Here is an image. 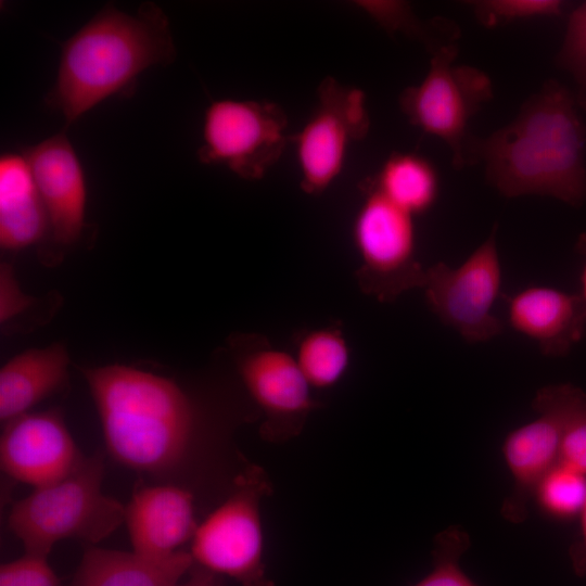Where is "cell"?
I'll list each match as a JSON object with an SVG mask.
<instances>
[{"instance_id":"cell-22","label":"cell","mask_w":586,"mask_h":586,"mask_svg":"<svg viewBox=\"0 0 586 586\" xmlns=\"http://www.w3.org/2000/svg\"><path fill=\"white\" fill-rule=\"evenodd\" d=\"M354 4L390 34H400L422 43L430 54L458 46V25L444 17L421 20L404 1L368 0Z\"/></svg>"},{"instance_id":"cell-31","label":"cell","mask_w":586,"mask_h":586,"mask_svg":"<svg viewBox=\"0 0 586 586\" xmlns=\"http://www.w3.org/2000/svg\"><path fill=\"white\" fill-rule=\"evenodd\" d=\"M178 586H224L220 575L194 563Z\"/></svg>"},{"instance_id":"cell-2","label":"cell","mask_w":586,"mask_h":586,"mask_svg":"<svg viewBox=\"0 0 586 586\" xmlns=\"http://www.w3.org/2000/svg\"><path fill=\"white\" fill-rule=\"evenodd\" d=\"M106 448L120 464L140 472L179 468L198 440L200 415L171 379L124 365L82 369Z\"/></svg>"},{"instance_id":"cell-14","label":"cell","mask_w":586,"mask_h":586,"mask_svg":"<svg viewBox=\"0 0 586 586\" xmlns=\"http://www.w3.org/2000/svg\"><path fill=\"white\" fill-rule=\"evenodd\" d=\"M44 204L49 235L72 245L85 228L86 180L80 161L65 132L27 146L22 152Z\"/></svg>"},{"instance_id":"cell-17","label":"cell","mask_w":586,"mask_h":586,"mask_svg":"<svg viewBox=\"0 0 586 586\" xmlns=\"http://www.w3.org/2000/svg\"><path fill=\"white\" fill-rule=\"evenodd\" d=\"M193 564L191 553L184 550L154 560L135 551L89 545L71 586H178Z\"/></svg>"},{"instance_id":"cell-32","label":"cell","mask_w":586,"mask_h":586,"mask_svg":"<svg viewBox=\"0 0 586 586\" xmlns=\"http://www.w3.org/2000/svg\"><path fill=\"white\" fill-rule=\"evenodd\" d=\"M576 250L584 257V265L581 272V293L585 306H586V232L582 233L576 243Z\"/></svg>"},{"instance_id":"cell-9","label":"cell","mask_w":586,"mask_h":586,"mask_svg":"<svg viewBox=\"0 0 586 586\" xmlns=\"http://www.w3.org/2000/svg\"><path fill=\"white\" fill-rule=\"evenodd\" d=\"M496 233L495 226L457 267L438 262L425 268L421 290L429 308L469 343L491 341L502 331L494 314L502 285Z\"/></svg>"},{"instance_id":"cell-7","label":"cell","mask_w":586,"mask_h":586,"mask_svg":"<svg viewBox=\"0 0 586 586\" xmlns=\"http://www.w3.org/2000/svg\"><path fill=\"white\" fill-rule=\"evenodd\" d=\"M353 222V241L359 265L356 281L362 293L391 303L421 289L425 268L417 257L415 216L404 211L369 180Z\"/></svg>"},{"instance_id":"cell-29","label":"cell","mask_w":586,"mask_h":586,"mask_svg":"<svg viewBox=\"0 0 586 586\" xmlns=\"http://www.w3.org/2000/svg\"><path fill=\"white\" fill-rule=\"evenodd\" d=\"M31 303V298L22 292L15 279L13 268L4 263L0 267V320L7 322L22 313Z\"/></svg>"},{"instance_id":"cell-23","label":"cell","mask_w":586,"mask_h":586,"mask_svg":"<svg viewBox=\"0 0 586 586\" xmlns=\"http://www.w3.org/2000/svg\"><path fill=\"white\" fill-rule=\"evenodd\" d=\"M532 501L552 520L578 518L586 502V475L558 462L539 481Z\"/></svg>"},{"instance_id":"cell-26","label":"cell","mask_w":586,"mask_h":586,"mask_svg":"<svg viewBox=\"0 0 586 586\" xmlns=\"http://www.w3.org/2000/svg\"><path fill=\"white\" fill-rule=\"evenodd\" d=\"M471 3L477 21L486 27L558 16L563 8V2L559 0H481Z\"/></svg>"},{"instance_id":"cell-3","label":"cell","mask_w":586,"mask_h":586,"mask_svg":"<svg viewBox=\"0 0 586 586\" xmlns=\"http://www.w3.org/2000/svg\"><path fill=\"white\" fill-rule=\"evenodd\" d=\"M176 59L169 21L154 2L135 14L106 4L62 46L47 105L66 125L111 95L126 90L146 68Z\"/></svg>"},{"instance_id":"cell-20","label":"cell","mask_w":586,"mask_h":586,"mask_svg":"<svg viewBox=\"0 0 586 586\" xmlns=\"http://www.w3.org/2000/svg\"><path fill=\"white\" fill-rule=\"evenodd\" d=\"M394 204L415 217L429 211L438 195V177L433 165L412 153H394L379 173L368 179Z\"/></svg>"},{"instance_id":"cell-19","label":"cell","mask_w":586,"mask_h":586,"mask_svg":"<svg viewBox=\"0 0 586 586\" xmlns=\"http://www.w3.org/2000/svg\"><path fill=\"white\" fill-rule=\"evenodd\" d=\"M69 357L64 345L33 348L11 358L0 370V419L8 422L63 388Z\"/></svg>"},{"instance_id":"cell-13","label":"cell","mask_w":586,"mask_h":586,"mask_svg":"<svg viewBox=\"0 0 586 586\" xmlns=\"http://www.w3.org/2000/svg\"><path fill=\"white\" fill-rule=\"evenodd\" d=\"M4 424L1 470L34 488L63 480L85 458L58 410L26 412Z\"/></svg>"},{"instance_id":"cell-4","label":"cell","mask_w":586,"mask_h":586,"mask_svg":"<svg viewBox=\"0 0 586 586\" xmlns=\"http://www.w3.org/2000/svg\"><path fill=\"white\" fill-rule=\"evenodd\" d=\"M103 477V456L94 454L63 480L15 502L8 523L25 553L48 557L60 540L95 545L111 535L125 521V507L104 494Z\"/></svg>"},{"instance_id":"cell-24","label":"cell","mask_w":586,"mask_h":586,"mask_svg":"<svg viewBox=\"0 0 586 586\" xmlns=\"http://www.w3.org/2000/svg\"><path fill=\"white\" fill-rule=\"evenodd\" d=\"M470 546L468 532L459 525L437 533L433 539L432 570L415 586H480L460 564Z\"/></svg>"},{"instance_id":"cell-5","label":"cell","mask_w":586,"mask_h":586,"mask_svg":"<svg viewBox=\"0 0 586 586\" xmlns=\"http://www.w3.org/2000/svg\"><path fill=\"white\" fill-rule=\"evenodd\" d=\"M272 493L264 468L246 463L230 494L199 524L191 540L194 563L241 586H275L267 575L260 518L262 500Z\"/></svg>"},{"instance_id":"cell-18","label":"cell","mask_w":586,"mask_h":586,"mask_svg":"<svg viewBox=\"0 0 586 586\" xmlns=\"http://www.w3.org/2000/svg\"><path fill=\"white\" fill-rule=\"evenodd\" d=\"M49 234V220L31 168L23 153L0 158V245L27 247Z\"/></svg>"},{"instance_id":"cell-25","label":"cell","mask_w":586,"mask_h":586,"mask_svg":"<svg viewBox=\"0 0 586 586\" xmlns=\"http://www.w3.org/2000/svg\"><path fill=\"white\" fill-rule=\"evenodd\" d=\"M556 63L573 78L575 102L586 111V2L570 14Z\"/></svg>"},{"instance_id":"cell-16","label":"cell","mask_w":586,"mask_h":586,"mask_svg":"<svg viewBox=\"0 0 586 586\" xmlns=\"http://www.w3.org/2000/svg\"><path fill=\"white\" fill-rule=\"evenodd\" d=\"M505 301L510 328L535 342L545 356L569 354L585 334L586 306L579 294L531 285Z\"/></svg>"},{"instance_id":"cell-21","label":"cell","mask_w":586,"mask_h":586,"mask_svg":"<svg viewBox=\"0 0 586 586\" xmlns=\"http://www.w3.org/2000/svg\"><path fill=\"white\" fill-rule=\"evenodd\" d=\"M296 362L313 388L326 390L337 384L351 362V348L343 331L335 326L303 332L297 341Z\"/></svg>"},{"instance_id":"cell-27","label":"cell","mask_w":586,"mask_h":586,"mask_svg":"<svg viewBox=\"0 0 586 586\" xmlns=\"http://www.w3.org/2000/svg\"><path fill=\"white\" fill-rule=\"evenodd\" d=\"M0 586H61L48 557L24 553L1 564Z\"/></svg>"},{"instance_id":"cell-11","label":"cell","mask_w":586,"mask_h":586,"mask_svg":"<svg viewBox=\"0 0 586 586\" xmlns=\"http://www.w3.org/2000/svg\"><path fill=\"white\" fill-rule=\"evenodd\" d=\"M585 400L586 393L573 384L544 386L532 400L536 418L505 436L501 453L512 479L511 491L500 508L506 521L520 524L526 520L534 491L559 462L565 428Z\"/></svg>"},{"instance_id":"cell-6","label":"cell","mask_w":586,"mask_h":586,"mask_svg":"<svg viewBox=\"0 0 586 586\" xmlns=\"http://www.w3.org/2000/svg\"><path fill=\"white\" fill-rule=\"evenodd\" d=\"M458 46L431 55L425 77L406 88L398 104L411 125L443 140L455 167L479 162V143L470 131V120L493 98L491 78L481 69L457 65Z\"/></svg>"},{"instance_id":"cell-28","label":"cell","mask_w":586,"mask_h":586,"mask_svg":"<svg viewBox=\"0 0 586 586\" xmlns=\"http://www.w3.org/2000/svg\"><path fill=\"white\" fill-rule=\"evenodd\" d=\"M559 462L586 475V400L565 428Z\"/></svg>"},{"instance_id":"cell-15","label":"cell","mask_w":586,"mask_h":586,"mask_svg":"<svg viewBox=\"0 0 586 586\" xmlns=\"http://www.w3.org/2000/svg\"><path fill=\"white\" fill-rule=\"evenodd\" d=\"M132 551L149 559L165 560L192 540L199 526L193 494L173 484L142 486L125 507Z\"/></svg>"},{"instance_id":"cell-12","label":"cell","mask_w":586,"mask_h":586,"mask_svg":"<svg viewBox=\"0 0 586 586\" xmlns=\"http://www.w3.org/2000/svg\"><path fill=\"white\" fill-rule=\"evenodd\" d=\"M318 103L295 143L301 188L309 195L326 192L343 170L348 145L367 136L370 118L361 90L331 77L318 88Z\"/></svg>"},{"instance_id":"cell-1","label":"cell","mask_w":586,"mask_h":586,"mask_svg":"<svg viewBox=\"0 0 586 586\" xmlns=\"http://www.w3.org/2000/svg\"><path fill=\"white\" fill-rule=\"evenodd\" d=\"M574 94L546 81L517 117L479 143L487 181L505 198L550 196L586 202V127Z\"/></svg>"},{"instance_id":"cell-30","label":"cell","mask_w":586,"mask_h":586,"mask_svg":"<svg viewBox=\"0 0 586 586\" xmlns=\"http://www.w3.org/2000/svg\"><path fill=\"white\" fill-rule=\"evenodd\" d=\"M578 537L569 548V558L572 570L578 577L586 576V502L578 515Z\"/></svg>"},{"instance_id":"cell-10","label":"cell","mask_w":586,"mask_h":586,"mask_svg":"<svg viewBox=\"0 0 586 586\" xmlns=\"http://www.w3.org/2000/svg\"><path fill=\"white\" fill-rule=\"evenodd\" d=\"M288 118L276 103L224 99L204 113L198 157L204 164H224L246 180L263 178L282 155Z\"/></svg>"},{"instance_id":"cell-8","label":"cell","mask_w":586,"mask_h":586,"mask_svg":"<svg viewBox=\"0 0 586 586\" xmlns=\"http://www.w3.org/2000/svg\"><path fill=\"white\" fill-rule=\"evenodd\" d=\"M230 347L242 386L262 418L263 440L281 444L298 436L322 404L313 396L294 355L258 333L234 336Z\"/></svg>"}]
</instances>
